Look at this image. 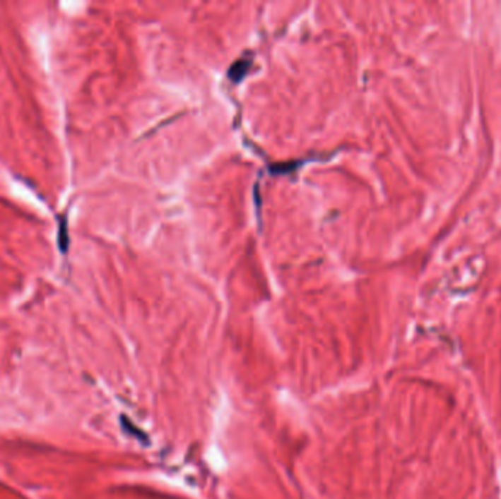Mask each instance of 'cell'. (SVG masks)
<instances>
[{"label": "cell", "instance_id": "1", "mask_svg": "<svg viewBox=\"0 0 501 499\" xmlns=\"http://www.w3.org/2000/svg\"><path fill=\"white\" fill-rule=\"evenodd\" d=\"M249 66H251V62H249V61H237V62L230 68L229 76L233 79V81H240V79H242V78L247 75Z\"/></svg>", "mask_w": 501, "mask_h": 499}]
</instances>
